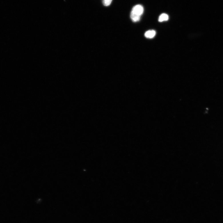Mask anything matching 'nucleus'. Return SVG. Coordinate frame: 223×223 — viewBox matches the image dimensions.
I'll return each mask as SVG.
<instances>
[{
  "label": "nucleus",
  "mask_w": 223,
  "mask_h": 223,
  "mask_svg": "<svg viewBox=\"0 0 223 223\" xmlns=\"http://www.w3.org/2000/svg\"><path fill=\"white\" fill-rule=\"evenodd\" d=\"M144 12V7L142 5H138L134 6L132 9L131 13L141 16Z\"/></svg>",
  "instance_id": "f257e3e1"
},
{
  "label": "nucleus",
  "mask_w": 223,
  "mask_h": 223,
  "mask_svg": "<svg viewBox=\"0 0 223 223\" xmlns=\"http://www.w3.org/2000/svg\"><path fill=\"white\" fill-rule=\"evenodd\" d=\"M156 35L155 31L152 30L146 31L144 35L146 38L148 39H152L154 38Z\"/></svg>",
  "instance_id": "f03ea898"
},
{
  "label": "nucleus",
  "mask_w": 223,
  "mask_h": 223,
  "mask_svg": "<svg viewBox=\"0 0 223 223\" xmlns=\"http://www.w3.org/2000/svg\"><path fill=\"white\" fill-rule=\"evenodd\" d=\"M169 18L168 15L166 13H163L159 16L158 21L160 22L166 21L168 20Z\"/></svg>",
  "instance_id": "7ed1b4c3"
},
{
  "label": "nucleus",
  "mask_w": 223,
  "mask_h": 223,
  "mask_svg": "<svg viewBox=\"0 0 223 223\" xmlns=\"http://www.w3.org/2000/svg\"><path fill=\"white\" fill-rule=\"evenodd\" d=\"M130 17H131L132 20L134 22L138 21L140 19L141 16L136 15L131 13L130 15Z\"/></svg>",
  "instance_id": "20e7f679"
},
{
  "label": "nucleus",
  "mask_w": 223,
  "mask_h": 223,
  "mask_svg": "<svg viewBox=\"0 0 223 223\" xmlns=\"http://www.w3.org/2000/svg\"><path fill=\"white\" fill-rule=\"evenodd\" d=\"M112 1V0H102L103 4L105 6L110 5Z\"/></svg>",
  "instance_id": "39448f33"
}]
</instances>
